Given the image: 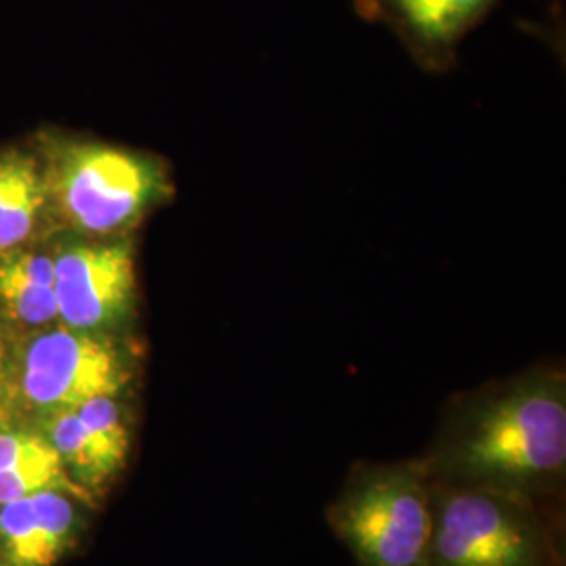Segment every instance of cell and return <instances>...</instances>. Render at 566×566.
<instances>
[{"label": "cell", "mask_w": 566, "mask_h": 566, "mask_svg": "<svg viewBox=\"0 0 566 566\" xmlns=\"http://www.w3.org/2000/svg\"><path fill=\"white\" fill-rule=\"evenodd\" d=\"M434 483L525 497L556 491L566 470V376L535 367L462 397L420 460Z\"/></svg>", "instance_id": "cell-1"}, {"label": "cell", "mask_w": 566, "mask_h": 566, "mask_svg": "<svg viewBox=\"0 0 566 566\" xmlns=\"http://www.w3.org/2000/svg\"><path fill=\"white\" fill-rule=\"evenodd\" d=\"M44 177L61 219L91 238H124L170 198L158 158L107 143H63Z\"/></svg>", "instance_id": "cell-2"}, {"label": "cell", "mask_w": 566, "mask_h": 566, "mask_svg": "<svg viewBox=\"0 0 566 566\" xmlns=\"http://www.w3.org/2000/svg\"><path fill=\"white\" fill-rule=\"evenodd\" d=\"M327 523L359 566H428L432 510L420 460L355 465Z\"/></svg>", "instance_id": "cell-3"}, {"label": "cell", "mask_w": 566, "mask_h": 566, "mask_svg": "<svg viewBox=\"0 0 566 566\" xmlns=\"http://www.w3.org/2000/svg\"><path fill=\"white\" fill-rule=\"evenodd\" d=\"M430 510L428 566H560L554 533L531 497L430 481Z\"/></svg>", "instance_id": "cell-4"}, {"label": "cell", "mask_w": 566, "mask_h": 566, "mask_svg": "<svg viewBox=\"0 0 566 566\" xmlns=\"http://www.w3.org/2000/svg\"><path fill=\"white\" fill-rule=\"evenodd\" d=\"M130 376V361L120 344L102 332L65 325L30 340L21 361L25 399L53 413L97 397H116Z\"/></svg>", "instance_id": "cell-5"}, {"label": "cell", "mask_w": 566, "mask_h": 566, "mask_svg": "<svg viewBox=\"0 0 566 566\" xmlns=\"http://www.w3.org/2000/svg\"><path fill=\"white\" fill-rule=\"evenodd\" d=\"M55 261L57 319L82 332L126 324L137 301L135 245L126 238L63 248Z\"/></svg>", "instance_id": "cell-6"}, {"label": "cell", "mask_w": 566, "mask_h": 566, "mask_svg": "<svg viewBox=\"0 0 566 566\" xmlns=\"http://www.w3.org/2000/svg\"><path fill=\"white\" fill-rule=\"evenodd\" d=\"M500 0H353L361 20L388 28L413 63L428 74H446L465 36Z\"/></svg>", "instance_id": "cell-7"}, {"label": "cell", "mask_w": 566, "mask_h": 566, "mask_svg": "<svg viewBox=\"0 0 566 566\" xmlns=\"http://www.w3.org/2000/svg\"><path fill=\"white\" fill-rule=\"evenodd\" d=\"M49 430L61 460L76 470L82 485H103L120 470L130 449V432L118 395L57 411Z\"/></svg>", "instance_id": "cell-8"}, {"label": "cell", "mask_w": 566, "mask_h": 566, "mask_svg": "<svg viewBox=\"0 0 566 566\" xmlns=\"http://www.w3.org/2000/svg\"><path fill=\"white\" fill-rule=\"evenodd\" d=\"M0 303L23 324L57 319L55 261L34 252H7L0 261Z\"/></svg>", "instance_id": "cell-9"}, {"label": "cell", "mask_w": 566, "mask_h": 566, "mask_svg": "<svg viewBox=\"0 0 566 566\" xmlns=\"http://www.w3.org/2000/svg\"><path fill=\"white\" fill-rule=\"evenodd\" d=\"M46 198L44 177L32 158H0V254L13 252L30 235Z\"/></svg>", "instance_id": "cell-10"}, {"label": "cell", "mask_w": 566, "mask_h": 566, "mask_svg": "<svg viewBox=\"0 0 566 566\" xmlns=\"http://www.w3.org/2000/svg\"><path fill=\"white\" fill-rule=\"evenodd\" d=\"M0 531L13 566H46L42 558L41 528L32 497L2 504Z\"/></svg>", "instance_id": "cell-11"}, {"label": "cell", "mask_w": 566, "mask_h": 566, "mask_svg": "<svg viewBox=\"0 0 566 566\" xmlns=\"http://www.w3.org/2000/svg\"><path fill=\"white\" fill-rule=\"evenodd\" d=\"M70 489L60 453L0 470V506L36 495L42 491Z\"/></svg>", "instance_id": "cell-12"}, {"label": "cell", "mask_w": 566, "mask_h": 566, "mask_svg": "<svg viewBox=\"0 0 566 566\" xmlns=\"http://www.w3.org/2000/svg\"><path fill=\"white\" fill-rule=\"evenodd\" d=\"M30 497L36 507V518L41 528L42 558L44 565L51 566L60 558L72 533L74 507L60 491H42Z\"/></svg>", "instance_id": "cell-13"}, {"label": "cell", "mask_w": 566, "mask_h": 566, "mask_svg": "<svg viewBox=\"0 0 566 566\" xmlns=\"http://www.w3.org/2000/svg\"><path fill=\"white\" fill-rule=\"evenodd\" d=\"M53 453H57V449L46 443L39 434H25V432L0 434V470H9L13 465L46 458Z\"/></svg>", "instance_id": "cell-14"}]
</instances>
